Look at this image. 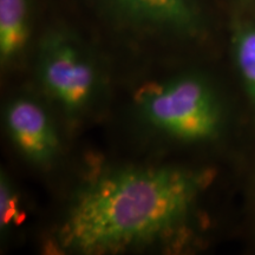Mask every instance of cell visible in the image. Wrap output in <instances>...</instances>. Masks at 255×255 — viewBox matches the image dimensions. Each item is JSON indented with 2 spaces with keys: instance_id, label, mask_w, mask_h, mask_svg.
Segmentation results:
<instances>
[{
  "instance_id": "6",
  "label": "cell",
  "mask_w": 255,
  "mask_h": 255,
  "mask_svg": "<svg viewBox=\"0 0 255 255\" xmlns=\"http://www.w3.org/2000/svg\"><path fill=\"white\" fill-rule=\"evenodd\" d=\"M30 0H0V60L8 65L20 57L30 39Z\"/></svg>"
},
{
  "instance_id": "5",
  "label": "cell",
  "mask_w": 255,
  "mask_h": 255,
  "mask_svg": "<svg viewBox=\"0 0 255 255\" xmlns=\"http://www.w3.org/2000/svg\"><path fill=\"white\" fill-rule=\"evenodd\" d=\"M131 20L148 26L183 34L199 27V15L193 0H108Z\"/></svg>"
},
{
  "instance_id": "8",
  "label": "cell",
  "mask_w": 255,
  "mask_h": 255,
  "mask_svg": "<svg viewBox=\"0 0 255 255\" xmlns=\"http://www.w3.org/2000/svg\"><path fill=\"white\" fill-rule=\"evenodd\" d=\"M24 213L20 206V196L12 186L9 178L2 173L0 176V231L8 233L20 225Z\"/></svg>"
},
{
  "instance_id": "1",
  "label": "cell",
  "mask_w": 255,
  "mask_h": 255,
  "mask_svg": "<svg viewBox=\"0 0 255 255\" xmlns=\"http://www.w3.org/2000/svg\"><path fill=\"white\" fill-rule=\"evenodd\" d=\"M184 168H123L102 174L77 194L60 244L85 254L149 246L184 228L205 184Z\"/></svg>"
},
{
  "instance_id": "2",
  "label": "cell",
  "mask_w": 255,
  "mask_h": 255,
  "mask_svg": "<svg viewBox=\"0 0 255 255\" xmlns=\"http://www.w3.org/2000/svg\"><path fill=\"white\" fill-rule=\"evenodd\" d=\"M146 122L183 142L215 138L222 127V108L214 89L196 75H182L145 85L136 97Z\"/></svg>"
},
{
  "instance_id": "4",
  "label": "cell",
  "mask_w": 255,
  "mask_h": 255,
  "mask_svg": "<svg viewBox=\"0 0 255 255\" xmlns=\"http://www.w3.org/2000/svg\"><path fill=\"white\" fill-rule=\"evenodd\" d=\"M5 124L15 148L36 164L50 163L59 150V138L46 110L34 100L15 98L5 110Z\"/></svg>"
},
{
  "instance_id": "3",
  "label": "cell",
  "mask_w": 255,
  "mask_h": 255,
  "mask_svg": "<svg viewBox=\"0 0 255 255\" xmlns=\"http://www.w3.org/2000/svg\"><path fill=\"white\" fill-rule=\"evenodd\" d=\"M41 84L66 113H81L97 88L95 65L68 34L52 32L41 41L38 58Z\"/></svg>"
},
{
  "instance_id": "7",
  "label": "cell",
  "mask_w": 255,
  "mask_h": 255,
  "mask_svg": "<svg viewBox=\"0 0 255 255\" xmlns=\"http://www.w3.org/2000/svg\"><path fill=\"white\" fill-rule=\"evenodd\" d=\"M235 65L255 110V25H242L233 37Z\"/></svg>"
}]
</instances>
